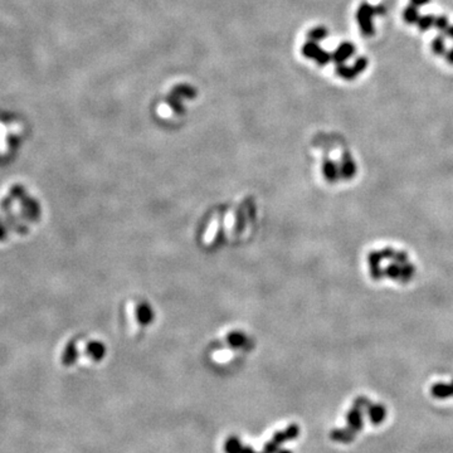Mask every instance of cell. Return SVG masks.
I'll list each match as a JSON object with an SVG mask.
<instances>
[{
  "label": "cell",
  "instance_id": "1",
  "mask_svg": "<svg viewBox=\"0 0 453 453\" xmlns=\"http://www.w3.org/2000/svg\"><path fill=\"white\" fill-rule=\"evenodd\" d=\"M299 434H300V427L297 426V424L292 423L290 424L285 431L276 432V433L273 434V437H272V441H273L274 443L278 444V446H281V444H284L285 442L296 439L297 437H299Z\"/></svg>",
  "mask_w": 453,
  "mask_h": 453
},
{
  "label": "cell",
  "instance_id": "2",
  "mask_svg": "<svg viewBox=\"0 0 453 453\" xmlns=\"http://www.w3.org/2000/svg\"><path fill=\"white\" fill-rule=\"evenodd\" d=\"M346 421H348L349 428L353 429L355 433L360 432L364 428V421H363V414H361V409L353 407L350 411L348 412V416H346Z\"/></svg>",
  "mask_w": 453,
  "mask_h": 453
},
{
  "label": "cell",
  "instance_id": "3",
  "mask_svg": "<svg viewBox=\"0 0 453 453\" xmlns=\"http://www.w3.org/2000/svg\"><path fill=\"white\" fill-rule=\"evenodd\" d=\"M383 259L380 252H371L369 254V268H370V274L373 278L380 279L384 276V271L380 267V262Z\"/></svg>",
  "mask_w": 453,
  "mask_h": 453
},
{
  "label": "cell",
  "instance_id": "4",
  "mask_svg": "<svg viewBox=\"0 0 453 453\" xmlns=\"http://www.w3.org/2000/svg\"><path fill=\"white\" fill-rule=\"evenodd\" d=\"M368 416L371 424L379 426L386 417L385 407L381 406V404H370L368 407Z\"/></svg>",
  "mask_w": 453,
  "mask_h": 453
},
{
  "label": "cell",
  "instance_id": "5",
  "mask_svg": "<svg viewBox=\"0 0 453 453\" xmlns=\"http://www.w3.org/2000/svg\"><path fill=\"white\" fill-rule=\"evenodd\" d=\"M355 432L348 427V428H339L331 431L330 432V438L335 442H339V443H351L355 439Z\"/></svg>",
  "mask_w": 453,
  "mask_h": 453
},
{
  "label": "cell",
  "instance_id": "6",
  "mask_svg": "<svg viewBox=\"0 0 453 453\" xmlns=\"http://www.w3.org/2000/svg\"><path fill=\"white\" fill-rule=\"evenodd\" d=\"M432 395L438 399H444L453 397V381L451 384L437 383L431 388Z\"/></svg>",
  "mask_w": 453,
  "mask_h": 453
},
{
  "label": "cell",
  "instance_id": "7",
  "mask_svg": "<svg viewBox=\"0 0 453 453\" xmlns=\"http://www.w3.org/2000/svg\"><path fill=\"white\" fill-rule=\"evenodd\" d=\"M339 169L340 175L344 178V179H350V178H353L354 175H355L356 165L353 159H350L349 156H345L343 159V162H341V166Z\"/></svg>",
  "mask_w": 453,
  "mask_h": 453
},
{
  "label": "cell",
  "instance_id": "8",
  "mask_svg": "<svg viewBox=\"0 0 453 453\" xmlns=\"http://www.w3.org/2000/svg\"><path fill=\"white\" fill-rule=\"evenodd\" d=\"M87 354L90 356H92L95 360H100L105 356V346L102 344L97 343V341H93L87 345Z\"/></svg>",
  "mask_w": 453,
  "mask_h": 453
},
{
  "label": "cell",
  "instance_id": "9",
  "mask_svg": "<svg viewBox=\"0 0 453 453\" xmlns=\"http://www.w3.org/2000/svg\"><path fill=\"white\" fill-rule=\"evenodd\" d=\"M242 442L238 437L232 436L229 437L224 443V451L225 453H239L242 449Z\"/></svg>",
  "mask_w": 453,
  "mask_h": 453
},
{
  "label": "cell",
  "instance_id": "10",
  "mask_svg": "<svg viewBox=\"0 0 453 453\" xmlns=\"http://www.w3.org/2000/svg\"><path fill=\"white\" fill-rule=\"evenodd\" d=\"M324 174L327 180H336L340 175V169L334 162H326L324 165Z\"/></svg>",
  "mask_w": 453,
  "mask_h": 453
},
{
  "label": "cell",
  "instance_id": "11",
  "mask_svg": "<svg viewBox=\"0 0 453 453\" xmlns=\"http://www.w3.org/2000/svg\"><path fill=\"white\" fill-rule=\"evenodd\" d=\"M414 271H416V268H414V266H412V264L409 263L403 264L401 268V277H399V279H402L403 282L409 281V279L414 276Z\"/></svg>",
  "mask_w": 453,
  "mask_h": 453
},
{
  "label": "cell",
  "instance_id": "12",
  "mask_svg": "<svg viewBox=\"0 0 453 453\" xmlns=\"http://www.w3.org/2000/svg\"><path fill=\"white\" fill-rule=\"evenodd\" d=\"M401 268L402 267L399 266L398 263L390 264V266L386 267L385 271H384V276L393 279H399V277H401Z\"/></svg>",
  "mask_w": 453,
  "mask_h": 453
},
{
  "label": "cell",
  "instance_id": "13",
  "mask_svg": "<svg viewBox=\"0 0 453 453\" xmlns=\"http://www.w3.org/2000/svg\"><path fill=\"white\" fill-rule=\"evenodd\" d=\"M76 356H77V350H76L75 346L70 345L67 348V350H66L65 355H63V363L66 365H70V364H72L76 360Z\"/></svg>",
  "mask_w": 453,
  "mask_h": 453
},
{
  "label": "cell",
  "instance_id": "14",
  "mask_svg": "<svg viewBox=\"0 0 453 453\" xmlns=\"http://www.w3.org/2000/svg\"><path fill=\"white\" fill-rule=\"evenodd\" d=\"M244 341H246V337L242 334H231L228 336L229 345L233 346V348H239V346L243 345Z\"/></svg>",
  "mask_w": 453,
  "mask_h": 453
},
{
  "label": "cell",
  "instance_id": "15",
  "mask_svg": "<svg viewBox=\"0 0 453 453\" xmlns=\"http://www.w3.org/2000/svg\"><path fill=\"white\" fill-rule=\"evenodd\" d=\"M370 404L371 403L369 402V399L365 398V397H359V398H356L355 402H354V407H356V408H359V409L368 408Z\"/></svg>",
  "mask_w": 453,
  "mask_h": 453
},
{
  "label": "cell",
  "instance_id": "16",
  "mask_svg": "<svg viewBox=\"0 0 453 453\" xmlns=\"http://www.w3.org/2000/svg\"><path fill=\"white\" fill-rule=\"evenodd\" d=\"M279 451V446L277 443H274L273 441H269L264 444L263 452L264 453H277Z\"/></svg>",
  "mask_w": 453,
  "mask_h": 453
},
{
  "label": "cell",
  "instance_id": "17",
  "mask_svg": "<svg viewBox=\"0 0 453 453\" xmlns=\"http://www.w3.org/2000/svg\"><path fill=\"white\" fill-rule=\"evenodd\" d=\"M239 453H256L254 452V449L252 448V447H242V449H241V452Z\"/></svg>",
  "mask_w": 453,
  "mask_h": 453
},
{
  "label": "cell",
  "instance_id": "18",
  "mask_svg": "<svg viewBox=\"0 0 453 453\" xmlns=\"http://www.w3.org/2000/svg\"><path fill=\"white\" fill-rule=\"evenodd\" d=\"M277 453H294L292 451H290V449H286V448H282V449H279L278 452Z\"/></svg>",
  "mask_w": 453,
  "mask_h": 453
},
{
  "label": "cell",
  "instance_id": "19",
  "mask_svg": "<svg viewBox=\"0 0 453 453\" xmlns=\"http://www.w3.org/2000/svg\"><path fill=\"white\" fill-rule=\"evenodd\" d=\"M261 453H262V452H261ZM263 453H264V452H263Z\"/></svg>",
  "mask_w": 453,
  "mask_h": 453
}]
</instances>
